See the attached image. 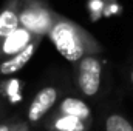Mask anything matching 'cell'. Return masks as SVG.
Segmentation results:
<instances>
[{
    "mask_svg": "<svg viewBox=\"0 0 133 131\" xmlns=\"http://www.w3.org/2000/svg\"><path fill=\"white\" fill-rule=\"evenodd\" d=\"M48 37L61 56L71 63L79 62L85 56L101 54L104 51L102 45L95 39L93 34L61 14L48 33Z\"/></svg>",
    "mask_w": 133,
    "mask_h": 131,
    "instance_id": "cell-1",
    "label": "cell"
},
{
    "mask_svg": "<svg viewBox=\"0 0 133 131\" xmlns=\"http://www.w3.org/2000/svg\"><path fill=\"white\" fill-rule=\"evenodd\" d=\"M57 16L46 0H22L20 23L34 35H48Z\"/></svg>",
    "mask_w": 133,
    "mask_h": 131,
    "instance_id": "cell-2",
    "label": "cell"
},
{
    "mask_svg": "<svg viewBox=\"0 0 133 131\" xmlns=\"http://www.w3.org/2000/svg\"><path fill=\"white\" fill-rule=\"evenodd\" d=\"M74 65H76V83L81 93L87 97L96 96L101 88L102 60L98 57V54H90L82 57Z\"/></svg>",
    "mask_w": 133,
    "mask_h": 131,
    "instance_id": "cell-3",
    "label": "cell"
},
{
    "mask_svg": "<svg viewBox=\"0 0 133 131\" xmlns=\"http://www.w3.org/2000/svg\"><path fill=\"white\" fill-rule=\"evenodd\" d=\"M37 35H34L30 30L25 26L16 28L12 33H9L2 42H0V57H11L22 49H25Z\"/></svg>",
    "mask_w": 133,
    "mask_h": 131,
    "instance_id": "cell-4",
    "label": "cell"
},
{
    "mask_svg": "<svg viewBox=\"0 0 133 131\" xmlns=\"http://www.w3.org/2000/svg\"><path fill=\"white\" fill-rule=\"evenodd\" d=\"M57 102V90L54 86H45L42 88L36 97L33 99L30 108H28V120L30 122H39Z\"/></svg>",
    "mask_w": 133,
    "mask_h": 131,
    "instance_id": "cell-5",
    "label": "cell"
},
{
    "mask_svg": "<svg viewBox=\"0 0 133 131\" xmlns=\"http://www.w3.org/2000/svg\"><path fill=\"white\" fill-rule=\"evenodd\" d=\"M42 39H43L42 35H37L25 49H22L20 53H17V54H14V56H11V57H6V59L0 63V76H9V74H14V72H17V71H20L23 66L33 59L34 53H36V49L39 48Z\"/></svg>",
    "mask_w": 133,
    "mask_h": 131,
    "instance_id": "cell-6",
    "label": "cell"
},
{
    "mask_svg": "<svg viewBox=\"0 0 133 131\" xmlns=\"http://www.w3.org/2000/svg\"><path fill=\"white\" fill-rule=\"evenodd\" d=\"M20 5L22 0H6L0 9V42L19 28L20 23Z\"/></svg>",
    "mask_w": 133,
    "mask_h": 131,
    "instance_id": "cell-7",
    "label": "cell"
},
{
    "mask_svg": "<svg viewBox=\"0 0 133 131\" xmlns=\"http://www.w3.org/2000/svg\"><path fill=\"white\" fill-rule=\"evenodd\" d=\"M51 131H85L87 130V120L71 116V114H64L61 113L53 123L50 125Z\"/></svg>",
    "mask_w": 133,
    "mask_h": 131,
    "instance_id": "cell-8",
    "label": "cell"
},
{
    "mask_svg": "<svg viewBox=\"0 0 133 131\" xmlns=\"http://www.w3.org/2000/svg\"><path fill=\"white\" fill-rule=\"evenodd\" d=\"M59 113L64 114H71L76 117H81L84 120H90V108L85 102L79 100L76 97H66L64 99V102L61 103Z\"/></svg>",
    "mask_w": 133,
    "mask_h": 131,
    "instance_id": "cell-9",
    "label": "cell"
},
{
    "mask_svg": "<svg viewBox=\"0 0 133 131\" xmlns=\"http://www.w3.org/2000/svg\"><path fill=\"white\" fill-rule=\"evenodd\" d=\"M105 131H133V125L122 116L111 114L105 120Z\"/></svg>",
    "mask_w": 133,
    "mask_h": 131,
    "instance_id": "cell-10",
    "label": "cell"
},
{
    "mask_svg": "<svg viewBox=\"0 0 133 131\" xmlns=\"http://www.w3.org/2000/svg\"><path fill=\"white\" fill-rule=\"evenodd\" d=\"M0 131H11V128L6 123H0Z\"/></svg>",
    "mask_w": 133,
    "mask_h": 131,
    "instance_id": "cell-11",
    "label": "cell"
},
{
    "mask_svg": "<svg viewBox=\"0 0 133 131\" xmlns=\"http://www.w3.org/2000/svg\"><path fill=\"white\" fill-rule=\"evenodd\" d=\"M130 80H132V83H133V69H132V72H130Z\"/></svg>",
    "mask_w": 133,
    "mask_h": 131,
    "instance_id": "cell-12",
    "label": "cell"
}]
</instances>
